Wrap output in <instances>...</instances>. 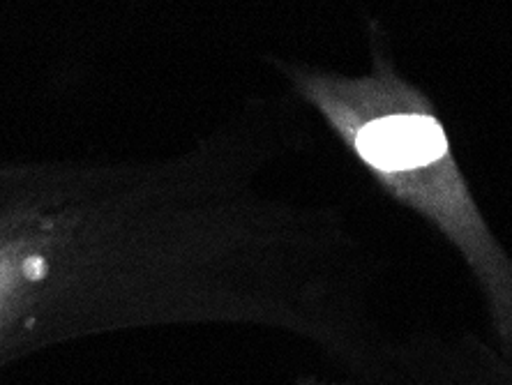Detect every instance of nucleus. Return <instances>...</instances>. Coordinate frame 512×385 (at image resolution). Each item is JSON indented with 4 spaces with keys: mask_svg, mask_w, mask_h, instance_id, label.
<instances>
[{
    "mask_svg": "<svg viewBox=\"0 0 512 385\" xmlns=\"http://www.w3.org/2000/svg\"><path fill=\"white\" fill-rule=\"evenodd\" d=\"M26 273H28L30 277H37V275H40V273H42V261H28Z\"/></svg>",
    "mask_w": 512,
    "mask_h": 385,
    "instance_id": "f03ea898",
    "label": "nucleus"
},
{
    "mask_svg": "<svg viewBox=\"0 0 512 385\" xmlns=\"http://www.w3.org/2000/svg\"><path fill=\"white\" fill-rule=\"evenodd\" d=\"M296 83L381 190L464 256L492 296L501 326L512 332L510 261L459 166L439 111L397 72L386 35L372 28V70L363 77L300 72Z\"/></svg>",
    "mask_w": 512,
    "mask_h": 385,
    "instance_id": "f257e3e1",
    "label": "nucleus"
}]
</instances>
